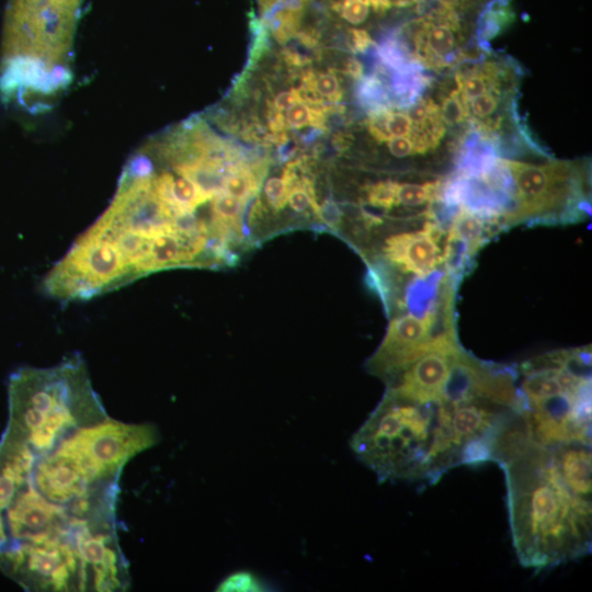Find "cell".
<instances>
[{
	"label": "cell",
	"mask_w": 592,
	"mask_h": 592,
	"mask_svg": "<svg viewBox=\"0 0 592 592\" xmlns=\"http://www.w3.org/2000/svg\"><path fill=\"white\" fill-rule=\"evenodd\" d=\"M516 373L517 412L528 439L591 445L590 346L545 353Z\"/></svg>",
	"instance_id": "277c9868"
},
{
	"label": "cell",
	"mask_w": 592,
	"mask_h": 592,
	"mask_svg": "<svg viewBox=\"0 0 592 592\" xmlns=\"http://www.w3.org/2000/svg\"><path fill=\"white\" fill-rule=\"evenodd\" d=\"M351 31V39L353 42L354 47L357 50H364L368 47L371 44V38L368 34L364 30H356L352 29Z\"/></svg>",
	"instance_id": "44dd1931"
},
{
	"label": "cell",
	"mask_w": 592,
	"mask_h": 592,
	"mask_svg": "<svg viewBox=\"0 0 592 592\" xmlns=\"http://www.w3.org/2000/svg\"><path fill=\"white\" fill-rule=\"evenodd\" d=\"M81 1L9 0L0 72L5 100L24 101L47 90V73L65 72Z\"/></svg>",
	"instance_id": "5b68a950"
},
{
	"label": "cell",
	"mask_w": 592,
	"mask_h": 592,
	"mask_svg": "<svg viewBox=\"0 0 592 592\" xmlns=\"http://www.w3.org/2000/svg\"><path fill=\"white\" fill-rule=\"evenodd\" d=\"M261 170L262 166H239L226 177L224 192L241 201L249 200L259 190L263 174Z\"/></svg>",
	"instance_id": "9c48e42d"
},
{
	"label": "cell",
	"mask_w": 592,
	"mask_h": 592,
	"mask_svg": "<svg viewBox=\"0 0 592 592\" xmlns=\"http://www.w3.org/2000/svg\"><path fill=\"white\" fill-rule=\"evenodd\" d=\"M333 9L351 24L363 23L369 12V5L362 0H341L333 4Z\"/></svg>",
	"instance_id": "9a60e30c"
},
{
	"label": "cell",
	"mask_w": 592,
	"mask_h": 592,
	"mask_svg": "<svg viewBox=\"0 0 592 592\" xmlns=\"http://www.w3.org/2000/svg\"><path fill=\"white\" fill-rule=\"evenodd\" d=\"M456 22L452 12L437 23L424 22L414 36L418 57L429 67H444L457 48Z\"/></svg>",
	"instance_id": "ba28073f"
},
{
	"label": "cell",
	"mask_w": 592,
	"mask_h": 592,
	"mask_svg": "<svg viewBox=\"0 0 592 592\" xmlns=\"http://www.w3.org/2000/svg\"><path fill=\"white\" fill-rule=\"evenodd\" d=\"M453 405L441 394L414 399L389 389L350 440L351 449L378 478L434 485L462 465Z\"/></svg>",
	"instance_id": "3957f363"
},
{
	"label": "cell",
	"mask_w": 592,
	"mask_h": 592,
	"mask_svg": "<svg viewBox=\"0 0 592 592\" xmlns=\"http://www.w3.org/2000/svg\"><path fill=\"white\" fill-rule=\"evenodd\" d=\"M348 70L352 76L357 77L361 75L362 68L358 61L352 60L348 66Z\"/></svg>",
	"instance_id": "7402d4cb"
},
{
	"label": "cell",
	"mask_w": 592,
	"mask_h": 592,
	"mask_svg": "<svg viewBox=\"0 0 592 592\" xmlns=\"http://www.w3.org/2000/svg\"><path fill=\"white\" fill-rule=\"evenodd\" d=\"M494 463L504 471L510 532L523 567L539 572L591 553L590 444H539L519 424Z\"/></svg>",
	"instance_id": "7a4b0ae2"
},
{
	"label": "cell",
	"mask_w": 592,
	"mask_h": 592,
	"mask_svg": "<svg viewBox=\"0 0 592 592\" xmlns=\"http://www.w3.org/2000/svg\"><path fill=\"white\" fill-rule=\"evenodd\" d=\"M158 441L155 425L110 415L49 436L5 426L0 439V526L43 538L117 524L122 470Z\"/></svg>",
	"instance_id": "6da1fadb"
},
{
	"label": "cell",
	"mask_w": 592,
	"mask_h": 592,
	"mask_svg": "<svg viewBox=\"0 0 592 592\" xmlns=\"http://www.w3.org/2000/svg\"><path fill=\"white\" fill-rule=\"evenodd\" d=\"M292 175V167L288 166L281 177H271L264 183V195L270 206L281 209L287 203V194Z\"/></svg>",
	"instance_id": "4fadbf2b"
},
{
	"label": "cell",
	"mask_w": 592,
	"mask_h": 592,
	"mask_svg": "<svg viewBox=\"0 0 592 592\" xmlns=\"http://www.w3.org/2000/svg\"><path fill=\"white\" fill-rule=\"evenodd\" d=\"M321 116L320 112L311 110L306 103L299 100L286 110L285 119L288 126L300 128L317 123Z\"/></svg>",
	"instance_id": "5bb4252c"
},
{
	"label": "cell",
	"mask_w": 592,
	"mask_h": 592,
	"mask_svg": "<svg viewBox=\"0 0 592 592\" xmlns=\"http://www.w3.org/2000/svg\"><path fill=\"white\" fill-rule=\"evenodd\" d=\"M312 88L319 96L337 101L340 99L339 80L332 72H325L315 78L314 82L306 83Z\"/></svg>",
	"instance_id": "2e32d148"
},
{
	"label": "cell",
	"mask_w": 592,
	"mask_h": 592,
	"mask_svg": "<svg viewBox=\"0 0 592 592\" xmlns=\"http://www.w3.org/2000/svg\"><path fill=\"white\" fill-rule=\"evenodd\" d=\"M387 147L391 156L406 158L415 153L413 141L409 137H391L387 139Z\"/></svg>",
	"instance_id": "d6986e66"
},
{
	"label": "cell",
	"mask_w": 592,
	"mask_h": 592,
	"mask_svg": "<svg viewBox=\"0 0 592 592\" xmlns=\"http://www.w3.org/2000/svg\"><path fill=\"white\" fill-rule=\"evenodd\" d=\"M441 117L445 123L454 125L466 118L465 109L457 91L452 92L443 102Z\"/></svg>",
	"instance_id": "e0dca14e"
},
{
	"label": "cell",
	"mask_w": 592,
	"mask_h": 592,
	"mask_svg": "<svg viewBox=\"0 0 592 592\" xmlns=\"http://www.w3.org/2000/svg\"><path fill=\"white\" fill-rule=\"evenodd\" d=\"M269 590L270 587L249 570L230 573L216 588V591L219 592H260Z\"/></svg>",
	"instance_id": "8fae6325"
},
{
	"label": "cell",
	"mask_w": 592,
	"mask_h": 592,
	"mask_svg": "<svg viewBox=\"0 0 592 592\" xmlns=\"http://www.w3.org/2000/svg\"><path fill=\"white\" fill-rule=\"evenodd\" d=\"M500 87L489 90L480 95L470 99L464 104L466 117H471L474 121L487 128H491V117L500 107Z\"/></svg>",
	"instance_id": "30bf717a"
},
{
	"label": "cell",
	"mask_w": 592,
	"mask_h": 592,
	"mask_svg": "<svg viewBox=\"0 0 592 592\" xmlns=\"http://www.w3.org/2000/svg\"><path fill=\"white\" fill-rule=\"evenodd\" d=\"M299 94L295 90L282 91L274 99V106L277 111L287 110L292 104L299 101Z\"/></svg>",
	"instance_id": "ffe728a7"
},
{
	"label": "cell",
	"mask_w": 592,
	"mask_h": 592,
	"mask_svg": "<svg viewBox=\"0 0 592 592\" xmlns=\"http://www.w3.org/2000/svg\"><path fill=\"white\" fill-rule=\"evenodd\" d=\"M309 0H259L260 9L265 18L283 11L303 12V5Z\"/></svg>",
	"instance_id": "ac0fdd59"
},
{
	"label": "cell",
	"mask_w": 592,
	"mask_h": 592,
	"mask_svg": "<svg viewBox=\"0 0 592 592\" xmlns=\"http://www.w3.org/2000/svg\"><path fill=\"white\" fill-rule=\"evenodd\" d=\"M449 308L426 311L422 316L398 314L366 362V369L386 384L411 362L423 355L444 337L456 333L453 325H439Z\"/></svg>",
	"instance_id": "52a82bcc"
},
{
	"label": "cell",
	"mask_w": 592,
	"mask_h": 592,
	"mask_svg": "<svg viewBox=\"0 0 592 592\" xmlns=\"http://www.w3.org/2000/svg\"><path fill=\"white\" fill-rule=\"evenodd\" d=\"M398 182L392 180L378 181L365 189L366 203L375 208L389 212L398 207L396 192Z\"/></svg>",
	"instance_id": "7c38bea8"
},
{
	"label": "cell",
	"mask_w": 592,
	"mask_h": 592,
	"mask_svg": "<svg viewBox=\"0 0 592 592\" xmlns=\"http://www.w3.org/2000/svg\"><path fill=\"white\" fill-rule=\"evenodd\" d=\"M500 161L506 172L504 226L577 217L571 206L579 195V172L570 163Z\"/></svg>",
	"instance_id": "8992f818"
}]
</instances>
